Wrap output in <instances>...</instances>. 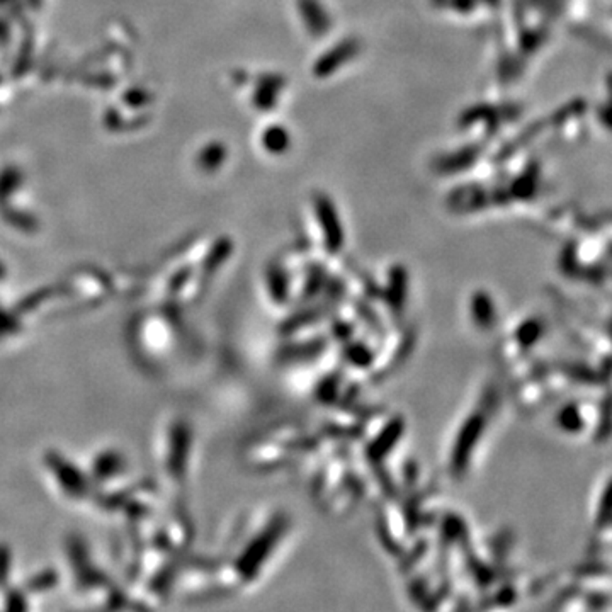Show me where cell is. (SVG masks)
<instances>
[{
    "label": "cell",
    "mask_w": 612,
    "mask_h": 612,
    "mask_svg": "<svg viewBox=\"0 0 612 612\" xmlns=\"http://www.w3.org/2000/svg\"><path fill=\"white\" fill-rule=\"evenodd\" d=\"M56 582V573L53 571H46V573L39 575V577L32 578L31 584H29V589L31 590H45L48 587H52Z\"/></svg>",
    "instance_id": "cell-3"
},
{
    "label": "cell",
    "mask_w": 612,
    "mask_h": 612,
    "mask_svg": "<svg viewBox=\"0 0 612 612\" xmlns=\"http://www.w3.org/2000/svg\"><path fill=\"white\" fill-rule=\"evenodd\" d=\"M121 468V458H119L116 452H107L104 454L103 458H99V461L96 463V473L99 474L101 478H107L111 476L112 473H116L118 469Z\"/></svg>",
    "instance_id": "cell-2"
},
{
    "label": "cell",
    "mask_w": 612,
    "mask_h": 612,
    "mask_svg": "<svg viewBox=\"0 0 612 612\" xmlns=\"http://www.w3.org/2000/svg\"><path fill=\"white\" fill-rule=\"evenodd\" d=\"M9 549L6 546H0V584H6L7 570H9Z\"/></svg>",
    "instance_id": "cell-4"
},
{
    "label": "cell",
    "mask_w": 612,
    "mask_h": 612,
    "mask_svg": "<svg viewBox=\"0 0 612 612\" xmlns=\"http://www.w3.org/2000/svg\"><path fill=\"white\" fill-rule=\"evenodd\" d=\"M52 459H53L52 465H53V468L58 469L61 483H63L67 488H72L70 492H82L81 488H84V481H82L81 474H78L77 469L72 468L70 465H63V461H61L58 456H55V458H52Z\"/></svg>",
    "instance_id": "cell-1"
}]
</instances>
